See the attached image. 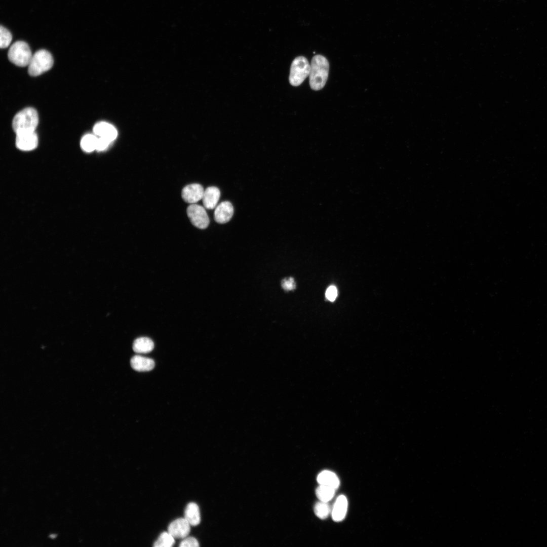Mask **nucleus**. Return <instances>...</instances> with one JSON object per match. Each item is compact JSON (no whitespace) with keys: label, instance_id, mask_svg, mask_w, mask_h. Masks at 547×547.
<instances>
[{"label":"nucleus","instance_id":"f257e3e1","mask_svg":"<svg viewBox=\"0 0 547 547\" xmlns=\"http://www.w3.org/2000/svg\"><path fill=\"white\" fill-rule=\"evenodd\" d=\"M329 68V62L325 57L321 55L313 57L309 74V85L312 90H320L325 86L328 76Z\"/></svg>","mask_w":547,"mask_h":547},{"label":"nucleus","instance_id":"f03ea898","mask_svg":"<svg viewBox=\"0 0 547 547\" xmlns=\"http://www.w3.org/2000/svg\"><path fill=\"white\" fill-rule=\"evenodd\" d=\"M38 123L36 110L32 107L24 108L14 117L12 127L16 135L35 132Z\"/></svg>","mask_w":547,"mask_h":547},{"label":"nucleus","instance_id":"7ed1b4c3","mask_svg":"<svg viewBox=\"0 0 547 547\" xmlns=\"http://www.w3.org/2000/svg\"><path fill=\"white\" fill-rule=\"evenodd\" d=\"M53 62L49 52L44 49L38 50L32 55L28 64V73L33 76L40 75L49 70L52 67Z\"/></svg>","mask_w":547,"mask_h":547},{"label":"nucleus","instance_id":"20e7f679","mask_svg":"<svg viewBox=\"0 0 547 547\" xmlns=\"http://www.w3.org/2000/svg\"><path fill=\"white\" fill-rule=\"evenodd\" d=\"M8 58L16 65L24 67L28 65L32 56L28 45L23 41H17L10 47Z\"/></svg>","mask_w":547,"mask_h":547},{"label":"nucleus","instance_id":"39448f33","mask_svg":"<svg viewBox=\"0 0 547 547\" xmlns=\"http://www.w3.org/2000/svg\"><path fill=\"white\" fill-rule=\"evenodd\" d=\"M310 64L303 56H298L292 61L290 70L289 81L293 86L300 85L309 75Z\"/></svg>","mask_w":547,"mask_h":547},{"label":"nucleus","instance_id":"423d86ee","mask_svg":"<svg viewBox=\"0 0 547 547\" xmlns=\"http://www.w3.org/2000/svg\"><path fill=\"white\" fill-rule=\"evenodd\" d=\"M187 214L191 223L196 227L205 229L209 225V218L203 207L193 204L188 207Z\"/></svg>","mask_w":547,"mask_h":547},{"label":"nucleus","instance_id":"0eeeda50","mask_svg":"<svg viewBox=\"0 0 547 547\" xmlns=\"http://www.w3.org/2000/svg\"><path fill=\"white\" fill-rule=\"evenodd\" d=\"M190 526L185 518H180L174 520L169 524L168 531L175 538L183 539L189 534Z\"/></svg>","mask_w":547,"mask_h":547},{"label":"nucleus","instance_id":"6e6552de","mask_svg":"<svg viewBox=\"0 0 547 547\" xmlns=\"http://www.w3.org/2000/svg\"><path fill=\"white\" fill-rule=\"evenodd\" d=\"M38 144V138L35 132L16 135V145L22 150L28 151L35 149Z\"/></svg>","mask_w":547,"mask_h":547},{"label":"nucleus","instance_id":"1a4fd4ad","mask_svg":"<svg viewBox=\"0 0 547 547\" xmlns=\"http://www.w3.org/2000/svg\"><path fill=\"white\" fill-rule=\"evenodd\" d=\"M204 192V190L201 185L193 183L185 186L182 190L181 196L185 202L194 204L202 199Z\"/></svg>","mask_w":547,"mask_h":547},{"label":"nucleus","instance_id":"9d476101","mask_svg":"<svg viewBox=\"0 0 547 547\" xmlns=\"http://www.w3.org/2000/svg\"><path fill=\"white\" fill-rule=\"evenodd\" d=\"M233 214V207L228 201H224L219 204L215 209L214 217L216 222L225 223L231 218Z\"/></svg>","mask_w":547,"mask_h":547},{"label":"nucleus","instance_id":"9b49d317","mask_svg":"<svg viewBox=\"0 0 547 547\" xmlns=\"http://www.w3.org/2000/svg\"><path fill=\"white\" fill-rule=\"evenodd\" d=\"M93 131L96 136L104 138L111 142L118 135L117 130L114 127L105 122L97 123L93 127Z\"/></svg>","mask_w":547,"mask_h":547},{"label":"nucleus","instance_id":"f8f14e48","mask_svg":"<svg viewBox=\"0 0 547 547\" xmlns=\"http://www.w3.org/2000/svg\"><path fill=\"white\" fill-rule=\"evenodd\" d=\"M347 505V500L344 495H341L337 497L331 511L332 517L334 521L339 522L344 519L346 514Z\"/></svg>","mask_w":547,"mask_h":547},{"label":"nucleus","instance_id":"ddd939ff","mask_svg":"<svg viewBox=\"0 0 547 547\" xmlns=\"http://www.w3.org/2000/svg\"><path fill=\"white\" fill-rule=\"evenodd\" d=\"M220 197L219 189L215 186H210L205 190L202 198L204 206L208 209H213L216 206Z\"/></svg>","mask_w":547,"mask_h":547},{"label":"nucleus","instance_id":"4468645a","mask_svg":"<svg viewBox=\"0 0 547 547\" xmlns=\"http://www.w3.org/2000/svg\"><path fill=\"white\" fill-rule=\"evenodd\" d=\"M130 364L133 369L140 372L151 370L155 364L152 359L139 355L133 356L131 359Z\"/></svg>","mask_w":547,"mask_h":547},{"label":"nucleus","instance_id":"2eb2a0df","mask_svg":"<svg viewBox=\"0 0 547 547\" xmlns=\"http://www.w3.org/2000/svg\"><path fill=\"white\" fill-rule=\"evenodd\" d=\"M317 481L319 485H323L337 489L340 485V481L337 476L330 471H323L317 477Z\"/></svg>","mask_w":547,"mask_h":547},{"label":"nucleus","instance_id":"dca6fc26","mask_svg":"<svg viewBox=\"0 0 547 547\" xmlns=\"http://www.w3.org/2000/svg\"><path fill=\"white\" fill-rule=\"evenodd\" d=\"M184 518L191 526H197L200 524V510L196 503L190 502L187 504L184 511Z\"/></svg>","mask_w":547,"mask_h":547},{"label":"nucleus","instance_id":"f3484780","mask_svg":"<svg viewBox=\"0 0 547 547\" xmlns=\"http://www.w3.org/2000/svg\"><path fill=\"white\" fill-rule=\"evenodd\" d=\"M154 347L152 340L148 337H141L135 340L133 344V350L139 354L150 352Z\"/></svg>","mask_w":547,"mask_h":547},{"label":"nucleus","instance_id":"a211bd4d","mask_svg":"<svg viewBox=\"0 0 547 547\" xmlns=\"http://www.w3.org/2000/svg\"><path fill=\"white\" fill-rule=\"evenodd\" d=\"M335 490L332 487L319 485L316 489V494L320 501L328 502L334 497Z\"/></svg>","mask_w":547,"mask_h":547},{"label":"nucleus","instance_id":"6ab92c4d","mask_svg":"<svg viewBox=\"0 0 547 547\" xmlns=\"http://www.w3.org/2000/svg\"><path fill=\"white\" fill-rule=\"evenodd\" d=\"M98 137L94 134H87L81 141V146L83 150L90 152L96 149Z\"/></svg>","mask_w":547,"mask_h":547},{"label":"nucleus","instance_id":"aec40b11","mask_svg":"<svg viewBox=\"0 0 547 547\" xmlns=\"http://www.w3.org/2000/svg\"><path fill=\"white\" fill-rule=\"evenodd\" d=\"M175 543V538L168 531L162 532L154 542L155 547H171Z\"/></svg>","mask_w":547,"mask_h":547},{"label":"nucleus","instance_id":"412c9836","mask_svg":"<svg viewBox=\"0 0 547 547\" xmlns=\"http://www.w3.org/2000/svg\"><path fill=\"white\" fill-rule=\"evenodd\" d=\"M314 512L318 518L325 519L329 516L331 509L328 502L320 501L315 504Z\"/></svg>","mask_w":547,"mask_h":547},{"label":"nucleus","instance_id":"4be33fe9","mask_svg":"<svg viewBox=\"0 0 547 547\" xmlns=\"http://www.w3.org/2000/svg\"><path fill=\"white\" fill-rule=\"evenodd\" d=\"M0 30V47L2 49L6 48L12 41V35L10 31L3 26H1Z\"/></svg>","mask_w":547,"mask_h":547},{"label":"nucleus","instance_id":"5701e85b","mask_svg":"<svg viewBox=\"0 0 547 547\" xmlns=\"http://www.w3.org/2000/svg\"><path fill=\"white\" fill-rule=\"evenodd\" d=\"M199 546L198 541L193 537H186L181 541L179 546L180 547H198Z\"/></svg>","mask_w":547,"mask_h":547},{"label":"nucleus","instance_id":"b1692460","mask_svg":"<svg viewBox=\"0 0 547 547\" xmlns=\"http://www.w3.org/2000/svg\"><path fill=\"white\" fill-rule=\"evenodd\" d=\"M282 287L287 291L294 290L296 287L294 279L292 277L284 279L282 282Z\"/></svg>","mask_w":547,"mask_h":547},{"label":"nucleus","instance_id":"393cba45","mask_svg":"<svg viewBox=\"0 0 547 547\" xmlns=\"http://www.w3.org/2000/svg\"><path fill=\"white\" fill-rule=\"evenodd\" d=\"M337 289L334 286L329 287L325 293L326 297L330 301H334L337 296Z\"/></svg>","mask_w":547,"mask_h":547},{"label":"nucleus","instance_id":"a878e982","mask_svg":"<svg viewBox=\"0 0 547 547\" xmlns=\"http://www.w3.org/2000/svg\"><path fill=\"white\" fill-rule=\"evenodd\" d=\"M111 142L107 139L99 137L97 138L96 150L98 151H102L105 150L109 145Z\"/></svg>","mask_w":547,"mask_h":547}]
</instances>
